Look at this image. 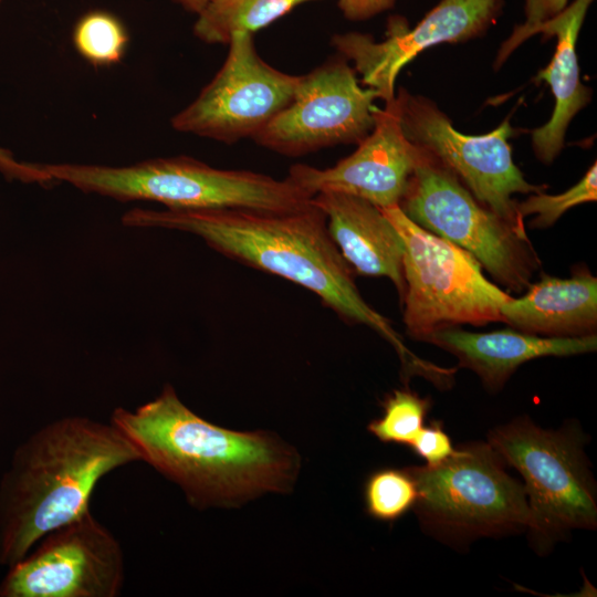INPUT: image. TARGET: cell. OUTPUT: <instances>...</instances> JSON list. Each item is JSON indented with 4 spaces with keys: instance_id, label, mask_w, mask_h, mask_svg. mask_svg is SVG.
Wrapping results in <instances>:
<instances>
[{
    "instance_id": "6da1fadb",
    "label": "cell",
    "mask_w": 597,
    "mask_h": 597,
    "mask_svg": "<svg viewBox=\"0 0 597 597\" xmlns=\"http://www.w3.org/2000/svg\"><path fill=\"white\" fill-rule=\"evenodd\" d=\"M122 223L192 233L227 258L313 292L343 321L374 329L396 349L406 374L422 375L430 366L413 355L391 323L363 298L354 271L332 240L326 217L313 199L307 207L285 211L134 208L124 213Z\"/></svg>"
},
{
    "instance_id": "7a4b0ae2",
    "label": "cell",
    "mask_w": 597,
    "mask_h": 597,
    "mask_svg": "<svg viewBox=\"0 0 597 597\" xmlns=\"http://www.w3.org/2000/svg\"><path fill=\"white\" fill-rule=\"evenodd\" d=\"M109 422L140 461L180 486L199 509L289 492L298 473L300 458L290 446L266 432H239L205 420L170 385L134 410L115 408Z\"/></svg>"
},
{
    "instance_id": "3957f363",
    "label": "cell",
    "mask_w": 597,
    "mask_h": 597,
    "mask_svg": "<svg viewBox=\"0 0 597 597\" xmlns=\"http://www.w3.org/2000/svg\"><path fill=\"white\" fill-rule=\"evenodd\" d=\"M138 461L112 422L70 416L33 432L0 481V564L13 565L45 534L88 512L100 480Z\"/></svg>"
},
{
    "instance_id": "277c9868",
    "label": "cell",
    "mask_w": 597,
    "mask_h": 597,
    "mask_svg": "<svg viewBox=\"0 0 597 597\" xmlns=\"http://www.w3.org/2000/svg\"><path fill=\"white\" fill-rule=\"evenodd\" d=\"M52 180L118 201H153L168 209L245 208L295 210L313 197L287 178L219 169L188 156L159 157L128 166L39 164Z\"/></svg>"
},
{
    "instance_id": "5b68a950",
    "label": "cell",
    "mask_w": 597,
    "mask_h": 597,
    "mask_svg": "<svg viewBox=\"0 0 597 597\" xmlns=\"http://www.w3.org/2000/svg\"><path fill=\"white\" fill-rule=\"evenodd\" d=\"M486 441L523 479L530 546L544 556L575 530L597 527V485L577 422L544 429L528 416L496 426Z\"/></svg>"
},
{
    "instance_id": "8992f818",
    "label": "cell",
    "mask_w": 597,
    "mask_h": 597,
    "mask_svg": "<svg viewBox=\"0 0 597 597\" xmlns=\"http://www.w3.org/2000/svg\"><path fill=\"white\" fill-rule=\"evenodd\" d=\"M418 499L413 512L422 531L455 549L483 537L526 531L530 512L524 485L488 441H471L434 465L407 467Z\"/></svg>"
},
{
    "instance_id": "52a82bcc",
    "label": "cell",
    "mask_w": 597,
    "mask_h": 597,
    "mask_svg": "<svg viewBox=\"0 0 597 597\" xmlns=\"http://www.w3.org/2000/svg\"><path fill=\"white\" fill-rule=\"evenodd\" d=\"M404 247V323L422 341L461 324L503 322L502 304L511 297L490 282L479 261L460 247L410 220L399 206L380 208Z\"/></svg>"
},
{
    "instance_id": "ba28073f",
    "label": "cell",
    "mask_w": 597,
    "mask_h": 597,
    "mask_svg": "<svg viewBox=\"0 0 597 597\" xmlns=\"http://www.w3.org/2000/svg\"><path fill=\"white\" fill-rule=\"evenodd\" d=\"M399 207L418 226L473 255L509 291L526 290L541 265L531 241L480 203L428 153L410 177Z\"/></svg>"
},
{
    "instance_id": "9c48e42d",
    "label": "cell",
    "mask_w": 597,
    "mask_h": 597,
    "mask_svg": "<svg viewBox=\"0 0 597 597\" xmlns=\"http://www.w3.org/2000/svg\"><path fill=\"white\" fill-rule=\"evenodd\" d=\"M405 136L461 179L483 206L528 239L524 219L517 212L515 193H535L545 186L530 184L514 164L509 139L510 121L484 135H464L430 100L405 88L396 94Z\"/></svg>"
},
{
    "instance_id": "30bf717a",
    "label": "cell",
    "mask_w": 597,
    "mask_h": 597,
    "mask_svg": "<svg viewBox=\"0 0 597 597\" xmlns=\"http://www.w3.org/2000/svg\"><path fill=\"white\" fill-rule=\"evenodd\" d=\"M228 45L214 77L171 118L175 130L233 144L253 138L292 102L301 75L263 61L251 33L232 34Z\"/></svg>"
},
{
    "instance_id": "8fae6325",
    "label": "cell",
    "mask_w": 597,
    "mask_h": 597,
    "mask_svg": "<svg viewBox=\"0 0 597 597\" xmlns=\"http://www.w3.org/2000/svg\"><path fill=\"white\" fill-rule=\"evenodd\" d=\"M124 583L118 541L91 513L45 534L9 566L1 597H116Z\"/></svg>"
},
{
    "instance_id": "7c38bea8",
    "label": "cell",
    "mask_w": 597,
    "mask_h": 597,
    "mask_svg": "<svg viewBox=\"0 0 597 597\" xmlns=\"http://www.w3.org/2000/svg\"><path fill=\"white\" fill-rule=\"evenodd\" d=\"M376 98L375 90L359 85L345 57L329 59L301 75L292 102L252 139L291 157L358 144L374 128Z\"/></svg>"
},
{
    "instance_id": "4fadbf2b",
    "label": "cell",
    "mask_w": 597,
    "mask_h": 597,
    "mask_svg": "<svg viewBox=\"0 0 597 597\" xmlns=\"http://www.w3.org/2000/svg\"><path fill=\"white\" fill-rule=\"evenodd\" d=\"M503 0H441L412 29L395 15L388 20L386 38L377 42L359 32L335 34L333 46L354 62L362 82L375 90L385 103L396 96V80L401 69L421 51L439 44L475 38L495 22Z\"/></svg>"
},
{
    "instance_id": "5bb4252c",
    "label": "cell",
    "mask_w": 597,
    "mask_h": 597,
    "mask_svg": "<svg viewBox=\"0 0 597 597\" xmlns=\"http://www.w3.org/2000/svg\"><path fill=\"white\" fill-rule=\"evenodd\" d=\"M374 117V128L348 157L325 169L293 165L286 178L312 197L335 191L363 198L379 208L399 206L427 151L405 136L396 96L384 108L375 106Z\"/></svg>"
},
{
    "instance_id": "9a60e30c",
    "label": "cell",
    "mask_w": 597,
    "mask_h": 597,
    "mask_svg": "<svg viewBox=\"0 0 597 597\" xmlns=\"http://www.w3.org/2000/svg\"><path fill=\"white\" fill-rule=\"evenodd\" d=\"M313 203L325 214L328 233L354 273L386 276L405 293L402 240L374 203L347 193H316Z\"/></svg>"
},
{
    "instance_id": "2e32d148",
    "label": "cell",
    "mask_w": 597,
    "mask_h": 597,
    "mask_svg": "<svg viewBox=\"0 0 597 597\" xmlns=\"http://www.w3.org/2000/svg\"><path fill=\"white\" fill-rule=\"evenodd\" d=\"M459 360V366L475 373L486 390L498 392L524 363L546 356H574L595 352L597 335L543 337L513 328L472 333L447 327L425 339Z\"/></svg>"
},
{
    "instance_id": "e0dca14e",
    "label": "cell",
    "mask_w": 597,
    "mask_h": 597,
    "mask_svg": "<svg viewBox=\"0 0 597 597\" xmlns=\"http://www.w3.org/2000/svg\"><path fill=\"white\" fill-rule=\"evenodd\" d=\"M521 297H510L501 306L511 328L543 337H582L596 334L597 279L576 266L568 279L542 273Z\"/></svg>"
},
{
    "instance_id": "ac0fdd59",
    "label": "cell",
    "mask_w": 597,
    "mask_h": 597,
    "mask_svg": "<svg viewBox=\"0 0 597 597\" xmlns=\"http://www.w3.org/2000/svg\"><path fill=\"white\" fill-rule=\"evenodd\" d=\"M593 1L575 0L561 13L541 24L535 32L543 33L544 38H557L551 63L536 75V80L545 81L551 86L555 97L551 119L532 132L533 149L544 164H551L558 156L570 121L591 98L590 88L579 80L576 42Z\"/></svg>"
},
{
    "instance_id": "d6986e66",
    "label": "cell",
    "mask_w": 597,
    "mask_h": 597,
    "mask_svg": "<svg viewBox=\"0 0 597 597\" xmlns=\"http://www.w3.org/2000/svg\"><path fill=\"white\" fill-rule=\"evenodd\" d=\"M318 0H210L193 24L195 36L208 44H228L232 34H254L296 7Z\"/></svg>"
},
{
    "instance_id": "ffe728a7",
    "label": "cell",
    "mask_w": 597,
    "mask_h": 597,
    "mask_svg": "<svg viewBox=\"0 0 597 597\" xmlns=\"http://www.w3.org/2000/svg\"><path fill=\"white\" fill-rule=\"evenodd\" d=\"M72 41L77 53L96 67L117 64L123 59L129 35L112 12L92 10L75 23Z\"/></svg>"
},
{
    "instance_id": "44dd1931",
    "label": "cell",
    "mask_w": 597,
    "mask_h": 597,
    "mask_svg": "<svg viewBox=\"0 0 597 597\" xmlns=\"http://www.w3.org/2000/svg\"><path fill=\"white\" fill-rule=\"evenodd\" d=\"M418 499L416 481L408 468L374 471L364 485L367 513L375 520L394 522L413 509Z\"/></svg>"
},
{
    "instance_id": "7402d4cb",
    "label": "cell",
    "mask_w": 597,
    "mask_h": 597,
    "mask_svg": "<svg viewBox=\"0 0 597 597\" xmlns=\"http://www.w3.org/2000/svg\"><path fill=\"white\" fill-rule=\"evenodd\" d=\"M429 398L409 389H397L383 401V416L369 422L367 429L384 443L410 446L423 428L430 410Z\"/></svg>"
},
{
    "instance_id": "603a6c76",
    "label": "cell",
    "mask_w": 597,
    "mask_h": 597,
    "mask_svg": "<svg viewBox=\"0 0 597 597\" xmlns=\"http://www.w3.org/2000/svg\"><path fill=\"white\" fill-rule=\"evenodd\" d=\"M597 200V165L590 166L585 176L572 188L558 195L544 191L531 195L526 200L517 202V212L524 219L536 214L533 228H548L568 209L585 202Z\"/></svg>"
},
{
    "instance_id": "cb8c5ba5",
    "label": "cell",
    "mask_w": 597,
    "mask_h": 597,
    "mask_svg": "<svg viewBox=\"0 0 597 597\" xmlns=\"http://www.w3.org/2000/svg\"><path fill=\"white\" fill-rule=\"evenodd\" d=\"M567 1L526 0L525 22L516 25L512 34L503 42L494 65L499 67L520 44L535 34L541 24L561 13L567 7Z\"/></svg>"
},
{
    "instance_id": "d4e9b609",
    "label": "cell",
    "mask_w": 597,
    "mask_h": 597,
    "mask_svg": "<svg viewBox=\"0 0 597 597\" xmlns=\"http://www.w3.org/2000/svg\"><path fill=\"white\" fill-rule=\"evenodd\" d=\"M409 447L426 460L428 465L441 463L455 452L441 421H431L429 426H423Z\"/></svg>"
},
{
    "instance_id": "484cf974",
    "label": "cell",
    "mask_w": 597,
    "mask_h": 597,
    "mask_svg": "<svg viewBox=\"0 0 597 597\" xmlns=\"http://www.w3.org/2000/svg\"><path fill=\"white\" fill-rule=\"evenodd\" d=\"M396 0H338L343 15L350 21H365L394 8Z\"/></svg>"
},
{
    "instance_id": "4316f807",
    "label": "cell",
    "mask_w": 597,
    "mask_h": 597,
    "mask_svg": "<svg viewBox=\"0 0 597 597\" xmlns=\"http://www.w3.org/2000/svg\"><path fill=\"white\" fill-rule=\"evenodd\" d=\"M19 163L4 150L0 149V170L7 176H11L18 169Z\"/></svg>"
},
{
    "instance_id": "83f0119b",
    "label": "cell",
    "mask_w": 597,
    "mask_h": 597,
    "mask_svg": "<svg viewBox=\"0 0 597 597\" xmlns=\"http://www.w3.org/2000/svg\"><path fill=\"white\" fill-rule=\"evenodd\" d=\"M190 13L199 14L210 0H172Z\"/></svg>"
},
{
    "instance_id": "f1b7e54d",
    "label": "cell",
    "mask_w": 597,
    "mask_h": 597,
    "mask_svg": "<svg viewBox=\"0 0 597 597\" xmlns=\"http://www.w3.org/2000/svg\"><path fill=\"white\" fill-rule=\"evenodd\" d=\"M1 2H2V0H0V6H1Z\"/></svg>"
}]
</instances>
